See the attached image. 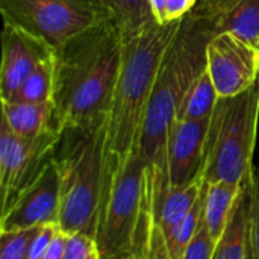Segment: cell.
Wrapping results in <instances>:
<instances>
[{"label": "cell", "instance_id": "cell-7", "mask_svg": "<svg viewBox=\"0 0 259 259\" xmlns=\"http://www.w3.org/2000/svg\"><path fill=\"white\" fill-rule=\"evenodd\" d=\"M0 12L3 21L42 36L56 50L108 21L96 0H0Z\"/></svg>", "mask_w": 259, "mask_h": 259}, {"label": "cell", "instance_id": "cell-28", "mask_svg": "<svg viewBox=\"0 0 259 259\" xmlns=\"http://www.w3.org/2000/svg\"><path fill=\"white\" fill-rule=\"evenodd\" d=\"M155 21L158 24H165V0H149Z\"/></svg>", "mask_w": 259, "mask_h": 259}, {"label": "cell", "instance_id": "cell-18", "mask_svg": "<svg viewBox=\"0 0 259 259\" xmlns=\"http://www.w3.org/2000/svg\"><path fill=\"white\" fill-rule=\"evenodd\" d=\"M219 99L220 97L217 94L214 82L205 67L187 90L178 112V120L197 121L209 118L214 112Z\"/></svg>", "mask_w": 259, "mask_h": 259}, {"label": "cell", "instance_id": "cell-25", "mask_svg": "<svg viewBox=\"0 0 259 259\" xmlns=\"http://www.w3.org/2000/svg\"><path fill=\"white\" fill-rule=\"evenodd\" d=\"M58 231V225H46V226H39L30 246H29V253L27 259H44L52 240L55 237Z\"/></svg>", "mask_w": 259, "mask_h": 259}, {"label": "cell", "instance_id": "cell-11", "mask_svg": "<svg viewBox=\"0 0 259 259\" xmlns=\"http://www.w3.org/2000/svg\"><path fill=\"white\" fill-rule=\"evenodd\" d=\"M59 205L61 178L56 159H53L38 181L30 185L8 211L2 214L0 232L58 225Z\"/></svg>", "mask_w": 259, "mask_h": 259}, {"label": "cell", "instance_id": "cell-20", "mask_svg": "<svg viewBox=\"0 0 259 259\" xmlns=\"http://www.w3.org/2000/svg\"><path fill=\"white\" fill-rule=\"evenodd\" d=\"M203 202H205V190L202 188L200 197L191 208V211L168 232H165V240L168 243L170 252L173 259H181L185 249L194 238L196 232L199 231L203 222Z\"/></svg>", "mask_w": 259, "mask_h": 259}, {"label": "cell", "instance_id": "cell-22", "mask_svg": "<svg viewBox=\"0 0 259 259\" xmlns=\"http://www.w3.org/2000/svg\"><path fill=\"white\" fill-rule=\"evenodd\" d=\"M65 259H102L96 238L83 232L65 234Z\"/></svg>", "mask_w": 259, "mask_h": 259}, {"label": "cell", "instance_id": "cell-15", "mask_svg": "<svg viewBox=\"0 0 259 259\" xmlns=\"http://www.w3.org/2000/svg\"><path fill=\"white\" fill-rule=\"evenodd\" d=\"M152 187L155 200V220L165 234L191 211V208L200 197L203 188V178L184 188H171L170 185H155L153 182Z\"/></svg>", "mask_w": 259, "mask_h": 259}, {"label": "cell", "instance_id": "cell-19", "mask_svg": "<svg viewBox=\"0 0 259 259\" xmlns=\"http://www.w3.org/2000/svg\"><path fill=\"white\" fill-rule=\"evenodd\" d=\"M58 82V52L41 62L11 99L14 102L53 103ZM8 102V100H3Z\"/></svg>", "mask_w": 259, "mask_h": 259}, {"label": "cell", "instance_id": "cell-13", "mask_svg": "<svg viewBox=\"0 0 259 259\" xmlns=\"http://www.w3.org/2000/svg\"><path fill=\"white\" fill-rule=\"evenodd\" d=\"M0 103L2 121L23 138H38L50 132H61L56 124L55 103H29L14 100Z\"/></svg>", "mask_w": 259, "mask_h": 259}, {"label": "cell", "instance_id": "cell-21", "mask_svg": "<svg viewBox=\"0 0 259 259\" xmlns=\"http://www.w3.org/2000/svg\"><path fill=\"white\" fill-rule=\"evenodd\" d=\"M38 228L0 232V259H27L29 246Z\"/></svg>", "mask_w": 259, "mask_h": 259}, {"label": "cell", "instance_id": "cell-29", "mask_svg": "<svg viewBox=\"0 0 259 259\" xmlns=\"http://www.w3.org/2000/svg\"><path fill=\"white\" fill-rule=\"evenodd\" d=\"M246 259H256L255 249H253V244H252V240L250 238H249V250H247V258Z\"/></svg>", "mask_w": 259, "mask_h": 259}, {"label": "cell", "instance_id": "cell-1", "mask_svg": "<svg viewBox=\"0 0 259 259\" xmlns=\"http://www.w3.org/2000/svg\"><path fill=\"white\" fill-rule=\"evenodd\" d=\"M182 21L178 20L168 24L153 23L141 33L123 42L121 64L105 121L102 191L129 158L140 153L149 100L162 59Z\"/></svg>", "mask_w": 259, "mask_h": 259}, {"label": "cell", "instance_id": "cell-23", "mask_svg": "<svg viewBox=\"0 0 259 259\" xmlns=\"http://www.w3.org/2000/svg\"><path fill=\"white\" fill-rule=\"evenodd\" d=\"M217 241L209 234L205 222H202L194 238L185 249L181 259H214Z\"/></svg>", "mask_w": 259, "mask_h": 259}, {"label": "cell", "instance_id": "cell-9", "mask_svg": "<svg viewBox=\"0 0 259 259\" xmlns=\"http://www.w3.org/2000/svg\"><path fill=\"white\" fill-rule=\"evenodd\" d=\"M206 70L219 97L241 94L259 79V46L232 32H214L206 46Z\"/></svg>", "mask_w": 259, "mask_h": 259}, {"label": "cell", "instance_id": "cell-8", "mask_svg": "<svg viewBox=\"0 0 259 259\" xmlns=\"http://www.w3.org/2000/svg\"><path fill=\"white\" fill-rule=\"evenodd\" d=\"M62 134L23 138L0 121V191L2 214L33 185L55 159Z\"/></svg>", "mask_w": 259, "mask_h": 259}, {"label": "cell", "instance_id": "cell-24", "mask_svg": "<svg viewBox=\"0 0 259 259\" xmlns=\"http://www.w3.org/2000/svg\"><path fill=\"white\" fill-rule=\"evenodd\" d=\"M250 240L259 259V165L253 167L250 176Z\"/></svg>", "mask_w": 259, "mask_h": 259}, {"label": "cell", "instance_id": "cell-27", "mask_svg": "<svg viewBox=\"0 0 259 259\" xmlns=\"http://www.w3.org/2000/svg\"><path fill=\"white\" fill-rule=\"evenodd\" d=\"M44 259H65V232H62L59 228L52 240V244Z\"/></svg>", "mask_w": 259, "mask_h": 259}, {"label": "cell", "instance_id": "cell-26", "mask_svg": "<svg viewBox=\"0 0 259 259\" xmlns=\"http://www.w3.org/2000/svg\"><path fill=\"white\" fill-rule=\"evenodd\" d=\"M146 259H173L168 243L165 240V235H164L161 226L156 223V220L153 222L152 229H150V238H149Z\"/></svg>", "mask_w": 259, "mask_h": 259}, {"label": "cell", "instance_id": "cell-2", "mask_svg": "<svg viewBox=\"0 0 259 259\" xmlns=\"http://www.w3.org/2000/svg\"><path fill=\"white\" fill-rule=\"evenodd\" d=\"M123 53L118 29L106 21L58 49L55 115L61 132L106 121Z\"/></svg>", "mask_w": 259, "mask_h": 259}, {"label": "cell", "instance_id": "cell-5", "mask_svg": "<svg viewBox=\"0 0 259 259\" xmlns=\"http://www.w3.org/2000/svg\"><path fill=\"white\" fill-rule=\"evenodd\" d=\"M105 123L94 129L64 131L56 149L61 178L58 228L96 238L103 178Z\"/></svg>", "mask_w": 259, "mask_h": 259}, {"label": "cell", "instance_id": "cell-10", "mask_svg": "<svg viewBox=\"0 0 259 259\" xmlns=\"http://www.w3.org/2000/svg\"><path fill=\"white\" fill-rule=\"evenodd\" d=\"M56 52L42 36L18 24L3 21L0 102L11 100L33 70Z\"/></svg>", "mask_w": 259, "mask_h": 259}, {"label": "cell", "instance_id": "cell-16", "mask_svg": "<svg viewBox=\"0 0 259 259\" xmlns=\"http://www.w3.org/2000/svg\"><path fill=\"white\" fill-rule=\"evenodd\" d=\"M96 3L118 29L123 42L156 23L149 0H96Z\"/></svg>", "mask_w": 259, "mask_h": 259}, {"label": "cell", "instance_id": "cell-14", "mask_svg": "<svg viewBox=\"0 0 259 259\" xmlns=\"http://www.w3.org/2000/svg\"><path fill=\"white\" fill-rule=\"evenodd\" d=\"M249 238H250V179H247L243 184L241 193L235 202L228 225L217 241L214 259H246L249 250Z\"/></svg>", "mask_w": 259, "mask_h": 259}, {"label": "cell", "instance_id": "cell-6", "mask_svg": "<svg viewBox=\"0 0 259 259\" xmlns=\"http://www.w3.org/2000/svg\"><path fill=\"white\" fill-rule=\"evenodd\" d=\"M258 123L259 79L241 94L219 99L205 144V182L243 184L250 179Z\"/></svg>", "mask_w": 259, "mask_h": 259}, {"label": "cell", "instance_id": "cell-17", "mask_svg": "<svg viewBox=\"0 0 259 259\" xmlns=\"http://www.w3.org/2000/svg\"><path fill=\"white\" fill-rule=\"evenodd\" d=\"M243 184H231L223 181L208 184L203 181V222L215 241H219L228 225L231 212L241 193Z\"/></svg>", "mask_w": 259, "mask_h": 259}, {"label": "cell", "instance_id": "cell-4", "mask_svg": "<svg viewBox=\"0 0 259 259\" xmlns=\"http://www.w3.org/2000/svg\"><path fill=\"white\" fill-rule=\"evenodd\" d=\"M153 222L152 175L137 153L102 191L96 232L102 259H146Z\"/></svg>", "mask_w": 259, "mask_h": 259}, {"label": "cell", "instance_id": "cell-3", "mask_svg": "<svg viewBox=\"0 0 259 259\" xmlns=\"http://www.w3.org/2000/svg\"><path fill=\"white\" fill-rule=\"evenodd\" d=\"M212 33L206 21L193 14L187 15L162 59L140 141V155L158 181L170 182V135L187 90L206 67V46Z\"/></svg>", "mask_w": 259, "mask_h": 259}, {"label": "cell", "instance_id": "cell-12", "mask_svg": "<svg viewBox=\"0 0 259 259\" xmlns=\"http://www.w3.org/2000/svg\"><path fill=\"white\" fill-rule=\"evenodd\" d=\"M209 118L178 120L168 143V179L171 188H184L202 179Z\"/></svg>", "mask_w": 259, "mask_h": 259}]
</instances>
